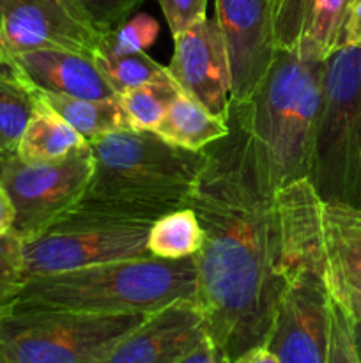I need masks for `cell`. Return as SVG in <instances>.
Here are the masks:
<instances>
[{
    "label": "cell",
    "instance_id": "cell-1",
    "mask_svg": "<svg viewBox=\"0 0 361 363\" xmlns=\"http://www.w3.org/2000/svg\"><path fill=\"white\" fill-rule=\"evenodd\" d=\"M227 124L229 135L204 149L188 208L204 230L195 255L197 303L219 363H236L264 347L296 273L322 262V201L306 179L269 184L232 101Z\"/></svg>",
    "mask_w": 361,
    "mask_h": 363
},
{
    "label": "cell",
    "instance_id": "cell-2",
    "mask_svg": "<svg viewBox=\"0 0 361 363\" xmlns=\"http://www.w3.org/2000/svg\"><path fill=\"white\" fill-rule=\"evenodd\" d=\"M92 176L78 204L158 220L188 208L205 151H188L154 131L120 130L88 142Z\"/></svg>",
    "mask_w": 361,
    "mask_h": 363
},
{
    "label": "cell",
    "instance_id": "cell-3",
    "mask_svg": "<svg viewBox=\"0 0 361 363\" xmlns=\"http://www.w3.org/2000/svg\"><path fill=\"white\" fill-rule=\"evenodd\" d=\"M179 300H197L195 255L105 262L32 277L13 311L154 314Z\"/></svg>",
    "mask_w": 361,
    "mask_h": 363
},
{
    "label": "cell",
    "instance_id": "cell-4",
    "mask_svg": "<svg viewBox=\"0 0 361 363\" xmlns=\"http://www.w3.org/2000/svg\"><path fill=\"white\" fill-rule=\"evenodd\" d=\"M324 62L299 59L290 50L278 48L253 94L246 101L230 99L250 131L273 188L306 179L322 103Z\"/></svg>",
    "mask_w": 361,
    "mask_h": 363
},
{
    "label": "cell",
    "instance_id": "cell-5",
    "mask_svg": "<svg viewBox=\"0 0 361 363\" xmlns=\"http://www.w3.org/2000/svg\"><path fill=\"white\" fill-rule=\"evenodd\" d=\"M306 181L324 204L361 211V48L326 59Z\"/></svg>",
    "mask_w": 361,
    "mask_h": 363
},
{
    "label": "cell",
    "instance_id": "cell-6",
    "mask_svg": "<svg viewBox=\"0 0 361 363\" xmlns=\"http://www.w3.org/2000/svg\"><path fill=\"white\" fill-rule=\"evenodd\" d=\"M152 222L76 204L45 230L23 240L27 280L105 262L152 257L147 234Z\"/></svg>",
    "mask_w": 361,
    "mask_h": 363
},
{
    "label": "cell",
    "instance_id": "cell-7",
    "mask_svg": "<svg viewBox=\"0 0 361 363\" xmlns=\"http://www.w3.org/2000/svg\"><path fill=\"white\" fill-rule=\"evenodd\" d=\"M149 314L11 311L0 318L6 363H101Z\"/></svg>",
    "mask_w": 361,
    "mask_h": 363
},
{
    "label": "cell",
    "instance_id": "cell-8",
    "mask_svg": "<svg viewBox=\"0 0 361 363\" xmlns=\"http://www.w3.org/2000/svg\"><path fill=\"white\" fill-rule=\"evenodd\" d=\"M92 167L88 144L52 163H23L16 155L6 156L0 181L16 211L14 233L28 240L73 209L87 190Z\"/></svg>",
    "mask_w": 361,
    "mask_h": 363
},
{
    "label": "cell",
    "instance_id": "cell-9",
    "mask_svg": "<svg viewBox=\"0 0 361 363\" xmlns=\"http://www.w3.org/2000/svg\"><path fill=\"white\" fill-rule=\"evenodd\" d=\"M76 0H0V57L62 48L94 57L103 39Z\"/></svg>",
    "mask_w": 361,
    "mask_h": 363
},
{
    "label": "cell",
    "instance_id": "cell-10",
    "mask_svg": "<svg viewBox=\"0 0 361 363\" xmlns=\"http://www.w3.org/2000/svg\"><path fill=\"white\" fill-rule=\"evenodd\" d=\"M329 308L322 262L304 266L280 300L264 347L280 363H328Z\"/></svg>",
    "mask_w": 361,
    "mask_h": 363
},
{
    "label": "cell",
    "instance_id": "cell-11",
    "mask_svg": "<svg viewBox=\"0 0 361 363\" xmlns=\"http://www.w3.org/2000/svg\"><path fill=\"white\" fill-rule=\"evenodd\" d=\"M232 73V101H246L268 74L276 52L278 0H214Z\"/></svg>",
    "mask_w": 361,
    "mask_h": 363
},
{
    "label": "cell",
    "instance_id": "cell-12",
    "mask_svg": "<svg viewBox=\"0 0 361 363\" xmlns=\"http://www.w3.org/2000/svg\"><path fill=\"white\" fill-rule=\"evenodd\" d=\"M166 71L180 92L212 116L227 119L232 73L225 39L214 18H204L173 35V55Z\"/></svg>",
    "mask_w": 361,
    "mask_h": 363
},
{
    "label": "cell",
    "instance_id": "cell-13",
    "mask_svg": "<svg viewBox=\"0 0 361 363\" xmlns=\"http://www.w3.org/2000/svg\"><path fill=\"white\" fill-rule=\"evenodd\" d=\"M207 335L197 300L166 305L130 333L101 363H179Z\"/></svg>",
    "mask_w": 361,
    "mask_h": 363
},
{
    "label": "cell",
    "instance_id": "cell-14",
    "mask_svg": "<svg viewBox=\"0 0 361 363\" xmlns=\"http://www.w3.org/2000/svg\"><path fill=\"white\" fill-rule=\"evenodd\" d=\"M322 279L329 298L353 321L361 319V211L342 204L321 208Z\"/></svg>",
    "mask_w": 361,
    "mask_h": 363
},
{
    "label": "cell",
    "instance_id": "cell-15",
    "mask_svg": "<svg viewBox=\"0 0 361 363\" xmlns=\"http://www.w3.org/2000/svg\"><path fill=\"white\" fill-rule=\"evenodd\" d=\"M6 62L32 91L84 99H108L119 96L98 69L94 57L87 53L41 48L14 55Z\"/></svg>",
    "mask_w": 361,
    "mask_h": 363
},
{
    "label": "cell",
    "instance_id": "cell-16",
    "mask_svg": "<svg viewBox=\"0 0 361 363\" xmlns=\"http://www.w3.org/2000/svg\"><path fill=\"white\" fill-rule=\"evenodd\" d=\"M353 0H278V48L299 59L322 60L342 48L343 27Z\"/></svg>",
    "mask_w": 361,
    "mask_h": 363
},
{
    "label": "cell",
    "instance_id": "cell-17",
    "mask_svg": "<svg viewBox=\"0 0 361 363\" xmlns=\"http://www.w3.org/2000/svg\"><path fill=\"white\" fill-rule=\"evenodd\" d=\"M163 140L188 151H204L209 144L229 135L227 119L209 113L200 103L179 92L154 128Z\"/></svg>",
    "mask_w": 361,
    "mask_h": 363
},
{
    "label": "cell",
    "instance_id": "cell-18",
    "mask_svg": "<svg viewBox=\"0 0 361 363\" xmlns=\"http://www.w3.org/2000/svg\"><path fill=\"white\" fill-rule=\"evenodd\" d=\"M34 94L41 105L62 117L87 142L113 131L133 130L119 96L108 99H84L39 91H34Z\"/></svg>",
    "mask_w": 361,
    "mask_h": 363
},
{
    "label": "cell",
    "instance_id": "cell-19",
    "mask_svg": "<svg viewBox=\"0 0 361 363\" xmlns=\"http://www.w3.org/2000/svg\"><path fill=\"white\" fill-rule=\"evenodd\" d=\"M87 144L62 117L38 101L34 116L18 144L16 156L23 163H52L64 160Z\"/></svg>",
    "mask_w": 361,
    "mask_h": 363
},
{
    "label": "cell",
    "instance_id": "cell-20",
    "mask_svg": "<svg viewBox=\"0 0 361 363\" xmlns=\"http://www.w3.org/2000/svg\"><path fill=\"white\" fill-rule=\"evenodd\" d=\"M35 106L34 91L16 77L9 64H0V156L16 155Z\"/></svg>",
    "mask_w": 361,
    "mask_h": 363
},
{
    "label": "cell",
    "instance_id": "cell-21",
    "mask_svg": "<svg viewBox=\"0 0 361 363\" xmlns=\"http://www.w3.org/2000/svg\"><path fill=\"white\" fill-rule=\"evenodd\" d=\"M204 245V230L191 208L177 209L154 220L147 234V248L152 257H193Z\"/></svg>",
    "mask_w": 361,
    "mask_h": 363
},
{
    "label": "cell",
    "instance_id": "cell-22",
    "mask_svg": "<svg viewBox=\"0 0 361 363\" xmlns=\"http://www.w3.org/2000/svg\"><path fill=\"white\" fill-rule=\"evenodd\" d=\"M179 92L180 89L165 69L152 80L124 91L119 94V101L133 130L154 131Z\"/></svg>",
    "mask_w": 361,
    "mask_h": 363
},
{
    "label": "cell",
    "instance_id": "cell-23",
    "mask_svg": "<svg viewBox=\"0 0 361 363\" xmlns=\"http://www.w3.org/2000/svg\"><path fill=\"white\" fill-rule=\"evenodd\" d=\"M94 62L117 94L145 84L166 69L145 52L115 55L98 50L94 53Z\"/></svg>",
    "mask_w": 361,
    "mask_h": 363
},
{
    "label": "cell",
    "instance_id": "cell-24",
    "mask_svg": "<svg viewBox=\"0 0 361 363\" xmlns=\"http://www.w3.org/2000/svg\"><path fill=\"white\" fill-rule=\"evenodd\" d=\"M27 282L23 240L14 230L0 236V318L13 311Z\"/></svg>",
    "mask_w": 361,
    "mask_h": 363
},
{
    "label": "cell",
    "instance_id": "cell-25",
    "mask_svg": "<svg viewBox=\"0 0 361 363\" xmlns=\"http://www.w3.org/2000/svg\"><path fill=\"white\" fill-rule=\"evenodd\" d=\"M158 34L159 25L154 18L149 14H137L103 35L99 50L115 55L140 53L154 45Z\"/></svg>",
    "mask_w": 361,
    "mask_h": 363
},
{
    "label": "cell",
    "instance_id": "cell-26",
    "mask_svg": "<svg viewBox=\"0 0 361 363\" xmlns=\"http://www.w3.org/2000/svg\"><path fill=\"white\" fill-rule=\"evenodd\" d=\"M328 363H361L353 337V319L331 300Z\"/></svg>",
    "mask_w": 361,
    "mask_h": 363
},
{
    "label": "cell",
    "instance_id": "cell-27",
    "mask_svg": "<svg viewBox=\"0 0 361 363\" xmlns=\"http://www.w3.org/2000/svg\"><path fill=\"white\" fill-rule=\"evenodd\" d=\"M101 34L119 27L144 0H76Z\"/></svg>",
    "mask_w": 361,
    "mask_h": 363
},
{
    "label": "cell",
    "instance_id": "cell-28",
    "mask_svg": "<svg viewBox=\"0 0 361 363\" xmlns=\"http://www.w3.org/2000/svg\"><path fill=\"white\" fill-rule=\"evenodd\" d=\"M172 35H177L190 25L204 20L207 0H159Z\"/></svg>",
    "mask_w": 361,
    "mask_h": 363
},
{
    "label": "cell",
    "instance_id": "cell-29",
    "mask_svg": "<svg viewBox=\"0 0 361 363\" xmlns=\"http://www.w3.org/2000/svg\"><path fill=\"white\" fill-rule=\"evenodd\" d=\"M343 46H356V48H361V2L350 4L345 27H343L342 48Z\"/></svg>",
    "mask_w": 361,
    "mask_h": 363
},
{
    "label": "cell",
    "instance_id": "cell-30",
    "mask_svg": "<svg viewBox=\"0 0 361 363\" xmlns=\"http://www.w3.org/2000/svg\"><path fill=\"white\" fill-rule=\"evenodd\" d=\"M14 218H16V211H14L13 201L0 181V236H6L13 230Z\"/></svg>",
    "mask_w": 361,
    "mask_h": 363
},
{
    "label": "cell",
    "instance_id": "cell-31",
    "mask_svg": "<svg viewBox=\"0 0 361 363\" xmlns=\"http://www.w3.org/2000/svg\"><path fill=\"white\" fill-rule=\"evenodd\" d=\"M179 363H219L218 353L209 337H205L191 353H188Z\"/></svg>",
    "mask_w": 361,
    "mask_h": 363
},
{
    "label": "cell",
    "instance_id": "cell-32",
    "mask_svg": "<svg viewBox=\"0 0 361 363\" xmlns=\"http://www.w3.org/2000/svg\"><path fill=\"white\" fill-rule=\"evenodd\" d=\"M236 363H280V362L276 360V358L273 357L265 347H258V350H253L251 353L244 354V357L241 358V360H237Z\"/></svg>",
    "mask_w": 361,
    "mask_h": 363
},
{
    "label": "cell",
    "instance_id": "cell-33",
    "mask_svg": "<svg viewBox=\"0 0 361 363\" xmlns=\"http://www.w3.org/2000/svg\"><path fill=\"white\" fill-rule=\"evenodd\" d=\"M353 337H354V346H356L357 357L361 360V319L360 321H353Z\"/></svg>",
    "mask_w": 361,
    "mask_h": 363
},
{
    "label": "cell",
    "instance_id": "cell-34",
    "mask_svg": "<svg viewBox=\"0 0 361 363\" xmlns=\"http://www.w3.org/2000/svg\"><path fill=\"white\" fill-rule=\"evenodd\" d=\"M0 363H6V360H4V357H2V353H0Z\"/></svg>",
    "mask_w": 361,
    "mask_h": 363
},
{
    "label": "cell",
    "instance_id": "cell-35",
    "mask_svg": "<svg viewBox=\"0 0 361 363\" xmlns=\"http://www.w3.org/2000/svg\"><path fill=\"white\" fill-rule=\"evenodd\" d=\"M4 158H6V156H0V163H2V160H4Z\"/></svg>",
    "mask_w": 361,
    "mask_h": 363
},
{
    "label": "cell",
    "instance_id": "cell-36",
    "mask_svg": "<svg viewBox=\"0 0 361 363\" xmlns=\"http://www.w3.org/2000/svg\"><path fill=\"white\" fill-rule=\"evenodd\" d=\"M4 62V59H2V57H0V64H2Z\"/></svg>",
    "mask_w": 361,
    "mask_h": 363
},
{
    "label": "cell",
    "instance_id": "cell-37",
    "mask_svg": "<svg viewBox=\"0 0 361 363\" xmlns=\"http://www.w3.org/2000/svg\"><path fill=\"white\" fill-rule=\"evenodd\" d=\"M353 2H361V0H353Z\"/></svg>",
    "mask_w": 361,
    "mask_h": 363
}]
</instances>
